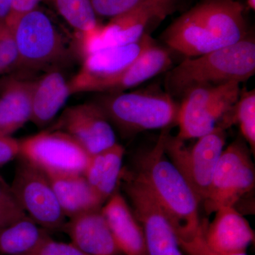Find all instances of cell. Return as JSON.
Here are the masks:
<instances>
[{"instance_id": "1", "label": "cell", "mask_w": 255, "mask_h": 255, "mask_svg": "<svg viewBox=\"0 0 255 255\" xmlns=\"http://www.w3.org/2000/svg\"><path fill=\"white\" fill-rule=\"evenodd\" d=\"M247 36L243 4L236 0H205L171 23L162 38L171 49L193 58Z\"/></svg>"}, {"instance_id": "2", "label": "cell", "mask_w": 255, "mask_h": 255, "mask_svg": "<svg viewBox=\"0 0 255 255\" xmlns=\"http://www.w3.org/2000/svg\"><path fill=\"white\" fill-rule=\"evenodd\" d=\"M169 128L163 129L150 150L139 154L130 172L148 188L172 224L178 239L190 238L202 226L200 201L175 165L167 159L164 140Z\"/></svg>"}, {"instance_id": "3", "label": "cell", "mask_w": 255, "mask_h": 255, "mask_svg": "<svg viewBox=\"0 0 255 255\" xmlns=\"http://www.w3.org/2000/svg\"><path fill=\"white\" fill-rule=\"evenodd\" d=\"M255 73V39L248 35L231 46L187 58L169 72L165 85L172 97H183L196 87L241 84Z\"/></svg>"}, {"instance_id": "4", "label": "cell", "mask_w": 255, "mask_h": 255, "mask_svg": "<svg viewBox=\"0 0 255 255\" xmlns=\"http://www.w3.org/2000/svg\"><path fill=\"white\" fill-rule=\"evenodd\" d=\"M95 102L125 135L169 128L177 122L179 104L160 90L111 92Z\"/></svg>"}, {"instance_id": "5", "label": "cell", "mask_w": 255, "mask_h": 255, "mask_svg": "<svg viewBox=\"0 0 255 255\" xmlns=\"http://www.w3.org/2000/svg\"><path fill=\"white\" fill-rule=\"evenodd\" d=\"M22 71H48L60 68L71 58V47L51 18L41 9L23 15L11 28Z\"/></svg>"}, {"instance_id": "6", "label": "cell", "mask_w": 255, "mask_h": 255, "mask_svg": "<svg viewBox=\"0 0 255 255\" xmlns=\"http://www.w3.org/2000/svg\"><path fill=\"white\" fill-rule=\"evenodd\" d=\"M226 130L217 126L212 131L197 138V142L190 147L169 132L166 135V155L182 174L200 204L207 196L215 169L224 150Z\"/></svg>"}, {"instance_id": "7", "label": "cell", "mask_w": 255, "mask_h": 255, "mask_svg": "<svg viewBox=\"0 0 255 255\" xmlns=\"http://www.w3.org/2000/svg\"><path fill=\"white\" fill-rule=\"evenodd\" d=\"M240 85L231 82L196 87L183 96L178 112V138L184 141L212 131L237 102L241 93Z\"/></svg>"}, {"instance_id": "8", "label": "cell", "mask_w": 255, "mask_h": 255, "mask_svg": "<svg viewBox=\"0 0 255 255\" xmlns=\"http://www.w3.org/2000/svg\"><path fill=\"white\" fill-rule=\"evenodd\" d=\"M255 182L251 152L246 140L238 138L223 150L220 157L203 202L206 214L215 213L225 206H234L254 188Z\"/></svg>"}, {"instance_id": "9", "label": "cell", "mask_w": 255, "mask_h": 255, "mask_svg": "<svg viewBox=\"0 0 255 255\" xmlns=\"http://www.w3.org/2000/svg\"><path fill=\"white\" fill-rule=\"evenodd\" d=\"M120 182L141 225L147 255H184L168 218L148 188L123 170Z\"/></svg>"}, {"instance_id": "10", "label": "cell", "mask_w": 255, "mask_h": 255, "mask_svg": "<svg viewBox=\"0 0 255 255\" xmlns=\"http://www.w3.org/2000/svg\"><path fill=\"white\" fill-rule=\"evenodd\" d=\"M19 158L10 184L18 204L26 216L48 232L63 231L67 219L49 177L26 159Z\"/></svg>"}, {"instance_id": "11", "label": "cell", "mask_w": 255, "mask_h": 255, "mask_svg": "<svg viewBox=\"0 0 255 255\" xmlns=\"http://www.w3.org/2000/svg\"><path fill=\"white\" fill-rule=\"evenodd\" d=\"M19 142V157L48 175L83 174L90 159L88 152L60 130L41 132Z\"/></svg>"}, {"instance_id": "12", "label": "cell", "mask_w": 255, "mask_h": 255, "mask_svg": "<svg viewBox=\"0 0 255 255\" xmlns=\"http://www.w3.org/2000/svg\"><path fill=\"white\" fill-rule=\"evenodd\" d=\"M172 11L170 0H157L128 14L110 19L78 40L82 57L110 47L131 44L147 34V28L163 20Z\"/></svg>"}, {"instance_id": "13", "label": "cell", "mask_w": 255, "mask_h": 255, "mask_svg": "<svg viewBox=\"0 0 255 255\" xmlns=\"http://www.w3.org/2000/svg\"><path fill=\"white\" fill-rule=\"evenodd\" d=\"M155 41L146 34L140 41L110 47L85 55L82 67L70 80L72 95L78 92H97L101 85L122 73Z\"/></svg>"}, {"instance_id": "14", "label": "cell", "mask_w": 255, "mask_h": 255, "mask_svg": "<svg viewBox=\"0 0 255 255\" xmlns=\"http://www.w3.org/2000/svg\"><path fill=\"white\" fill-rule=\"evenodd\" d=\"M58 130L75 139L90 155L117 143L112 124L95 102L67 109L60 117Z\"/></svg>"}, {"instance_id": "15", "label": "cell", "mask_w": 255, "mask_h": 255, "mask_svg": "<svg viewBox=\"0 0 255 255\" xmlns=\"http://www.w3.org/2000/svg\"><path fill=\"white\" fill-rule=\"evenodd\" d=\"M209 225L202 223L203 236L208 246L224 254L246 253L255 240V233L248 221L235 209L225 206L216 211Z\"/></svg>"}, {"instance_id": "16", "label": "cell", "mask_w": 255, "mask_h": 255, "mask_svg": "<svg viewBox=\"0 0 255 255\" xmlns=\"http://www.w3.org/2000/svg\"><path fill=\"white\" fill-rule=\"evenodd\" d=\"M63 231L68 235L70 243L85 254L122 255L102 209L69 219Z\"/></svg>"}, {"instance_id": "17", "label": "cell", "mask_w": 255, "mask_h": 255, "mask_svg": "<svg viewBox=\"0 0 255 255\" xmlns=\"http://www.w3.org/2000/svg\"><path fill=\"white\" fill-rule=\"evenodd\" d=\"M102 211L121 254L147 255L141 225L120 193L116 191Z\"/></svg>"}, {"instance_id": "18", "label": "cell", "mask_w": 255, "mask_h": 255, "mask_svg": "<svg viewBox=\"0 0 255 255\" xmlns=\"http://www.w3.org/2000/svg\"><path fill=\"white\" fill-rule=\"evenodd\" d=\"M34 81L13 76L0 84V136H11L31 122Z\"/></svg>"}, {"instance_id": "19", "label": "cell", "mask_w": 255, "mask_h": 255, "mask_svg": "<svg viewBox=\"0 0 255 255\" xmlns=\"http://www.w3.org/2000/svg\"><path fill=\"white\" fill-rule=\"evenodd\" d=\"M72 95L70 81L60 68L48 70L35 80L32 92L31 122L43 128L50 124Z\"/></svg>"}, {"instance_id": "20", "label": "cell", "mask_w": 255, "mask_h": 255, "mask_svg": "<svg viewBox=\"0 0 255 255\" xmlns=\"http://www.w3.org/2000/svg\"><path fill=\"white\" fill-rule=\"evenodd\" d=\"M48 176L66 219H73L85 213L102 209L105 204L83 174Z\"/></svg>"}, {"instance_id": "21", "label": "cell", "mask_w": 255, "mask_h": 255, "mask_svg": "<svg viewBox=\"0 0 255 255\" xmlns=\"http://www.w3.org/2000/svg\"><path fill=\"white\" fill-rule=\"evenodd\" d=\"M172 63L168 50L154 42L130 66L101 85L97 92H123L136 87L166 71Z\"/></svg>"}, {"instance_id": "22", "label": "cell", "mask_w": 255, "mask_h": 255, "mask_svg": "<svg viewBox=\"0 0 255 255\" xmlns=\"http://www.w3.org/2000/svg\"><path fill=\"white\" fill-rule=\"evenodd\" d=\"M124 154L125 149L117 142L90 155L83 175L105 203L117 191L120 183Z\"/></svg>"}, {"instance_id": "23", "label": "cell", "mask_w": 255, "mask_h": 255, "mask_svg": "<svg viewBox=\"0 0 255 255\" xmlns=\"http://www.w3.org/2000/svg\"><path fill=\"white\" fill-rule=\"evenodd\" d=\"M49 233L26 216L0 231V255H31Z\"/></svg>"}, {"instance_id": "24", "label": "cell", "mask_w": 255, "mask_h": 255, "mask_svg": "<svg viewBox=\"0 0 255 255\" xmlns=\"http://www.w3.org/2000/svg\"><path fill=\"white\" fill-rule=\"evenodd\" d=\"M60 16L75 30L78 40L100 26L91 0H49Z\"/></svg>"}, {"instance_id": "25", "label": "cell", "mask_w": 255, "mask_h": 255, "mask_svg": "<svg viewBox=\"0 0 255 255\" xmlns=\"http://www.w3.org/2000/svg\"><path fill=\"white\" fill-rule=\"evenodd\" d=\"M233 124H239L243 138L255 152V91L241 93L236 105L220 122L218 126L226 129Z\"/></svg>"}, {"instance_id": "26", "label": "cell", "mask_w": 255, "mask_h": 255, "mask_svg": "<svg viewBox=\"0 0 255 255\" xmlns=\"http://www.w3.org/2000/svg\"><path fill=\"white\" fill-rule=\"evenodd\" d=\"M157 0H91L97 17L112 18L128 14Z\"/></svg>"}, {"instance_id": "27", "label": "cell", "mask_w": 255, "mask_h": 255, "mask_svg": "<svg viewBox=\"0 0 255 255\" xmlns=\"http://www.w3.org/2000/svg\"><path fill=\"white\" fill-rule=\"evenodd\" d=\"M26 216L11 185L0 176V231Z\"/></svg>"}, {"instance_id": "28", "label": "cell", "mask_w": 255, "mask_h": 255, "mask_svg": "<svg viewBox=\"0 0 255 255\" xmlns=\"http://www.w3.org/2000/svg\"><path fill=\"white\" fill-rule=\"evenodd\" d=\"M18 53L11 28L0 23V74L16 68Z\"/></svg>"}, {"instance_id": "29", "label": "cell", "mask_w": 255, "mask_h": 255, "mask_svg": "<svg viewBox=\"0 0 255 255\" xmlns=\"http://www.w3.org/2000/svg\"><path fill=\"white\" fill-rule=\"evenodd\" d=\"M178 241L182 251L187 255H248L246 253L224 254L214 251L208 246L204 240L202 226L199 232L191 237L178 239Z\"/></svg>"}, {"instance_id": "30", "label": "cell", "mask_w": 255, "mask_h": 255, "mask_svg": "<svg viewBox=\"0 0 255 255\" xmlns=\"http://www.w3.org/2000/svg\"><path fill=\"white\" fill-rule=\"evenodd\" d=\"M29 255H87L78 249L71 243L55 241L47 238Z\"/></svg>"}, {"instance_id": "31", "label": "cell", "mask_w": 255, "mask_h": 255, "mask_svg": "<svg viewBox=\"0 0 255 255\" xmlns=\"http://www.w3.org/2000/svg\"><path fill=\"white\" fill-rule=\"evenodd\" d=\"M41 1L43 0H12L11 11L5 23L12 28L21 16L36 9Z\"/></svg>"}, {"instance_id": "32", "label": "cell", "mask_w": 255, "mask_h": 255, "mask_svg": "<svg viewBox=\"0 0 255 255\" xmlns=\"http://www.w3.org/2000/svg\"><path fill=\"white\" fill-rule=\"evenodd\" d=\"M20 142L12 136H0V167L19 157Z\"/></svg>"}, {"instance_id": "33", "label": "cell", "mask_w": 255, "mask_h": 255, "mask_svg": "<svg viewBox=\"0 0 255 255\" xmlns=\"http://www.w3.org/2000/svg\"><path fill=\"white\" fill-rule=\"evenodd\" d=\"M12 0H0V23L6 22L11 11Z\"/></svg>"}, {"instance_id": "34", "label": "cell", "mask_w": 255, "mask_h": 255, "mask_svg": "<svg viewBox=\"0 0 255 255\" xmlns=\"http://www.w3.org/2000/svg\"><path fill=\"white\" fill-rule=\"evenodd\" d=\"M248 6L251 9L255 10V0H247Z\"/></svg>"}]
</instances>
